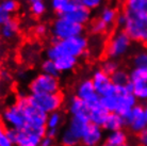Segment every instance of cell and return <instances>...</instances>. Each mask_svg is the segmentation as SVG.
<instances>
[{"mask_svg":"<svg viewBox=\"0 0 147 146\" xmlns=\"http://www.w3.org/2000/svg\"><path fill=\"white\" fill-rule=\"evenodd\" d=\"M64 17L70 19L71 22L80 24L82 26H85L91 20V11L84 7L83 5L79 4L77 7H75L73 11L66 14Z\"/></svg>","mask_w":147,"mask_h":146,"instance_id":"ac0fdd59","label":"cell"},{"mask_svg":"<svg viewBox=\"0 0 147 146\" xmlns=\"http://www.w3.org/2000/svg\"><path fill=\"white\" fill-rule=\"evenodd\" d=\"M144 113H145V118H146V122H147V105L144 107Z\"/></svg>","mask_w":147,"mask_h":146,"instance_id":"bcb514c9","label":"cell"},{"mask_svg":"<svg viewBox=\"0 0 147 146\" xmlns=\"http://www.w3.org/2000/svg\"><path fill=\"white\" fill-rule=\"evenodd\" d=\"M34 33L38 35V36H43L45 35L46 33H47V27L43 24H40V25L35 26V28H34Z\"/></svg>","mask_w":147,"mask_h":146,"instance_id":"b9f144b4","label":"cell"},{"mask_svg":"<svg viewBox=\"0 0 147 146\" xmlns=\"http://www.w3.org/2000/svg\"><path fill=\"white\" fill-rule=\"evenodd\" d=\"M19 32V24L16 19L11 18L5 24L0 26V35L5 41H11L17 36Z\"/></svg>","mask_w":147,"mask_h":146,"instance_id":"d6986e66","label":"cell"},{"mask_svg":"<svg viewBox=\"0 0 147 146\" xmlns=\"http://www.w3.org/2000/svg\"><path fill=\"white\" fill-rule=\"evenodd\" d=\"M127 141H128V135H127V133L123 129L108 132V135L105 137V142L112 144V145L126 144Z\"/></svg>","mask_w":147,"mask_h":146,"instance_id":"603a6c76","label":"cell"},{"mask_svg":"<svg viewBox=\"0 0 147 146\" xmlns=\"http://www.w3.org/2000/svg\"><path fill=\"white\" fill-rule=\"evenodd\" d=\"M90 108H91V111H90V122L94 123L96 125L102 126L109 112L100 105V102L95 105V106L90 107Z\"/></svg>","mask_w":147,"mask_h":146,"instance_id":"7402d4cb","label":"cell"},{"mask_svg":"<svg viewBox=\"0 0 147 146\" xmlns=\"http://www.w3.org/2000/svg\"><path fill=\"white\" fill-rule=\"evenodd\" d=\"M1 77H2V73H1V70H0V79H1Z\"/></svg>","mask_w":147,"mask_h":146,"instance_id":"7dc6e473","label":"cell"},{"mask_svg":"<svg viewBox=\"0 0 147 146\" xmlns=\"http://www.w3.org/2000/svg\"><path fill=\"white\" fill-rule=\"evenodd\" d=\"M40 70H42V73L47 74V75H51V76L55 77H59L60 74H61L57 64H55V60H50V59H46V60H44L42 62Z\"/></svg>","mask_w":147,"mask_h":146,"instance_id":"f546056e","label":"cell"},{"mask_svg":"<svg viewBox=\"0 0 147 146\" xmlns=\"http://www.w3.org/2000/svg\"><path fill=\"white\" fill-rule=\"evenodd\" d=\"M132 94L136 96L138 100H147V83H133Z\"/></svg>","mask_w":147,"mask_h":146,"instance_id":"836d02e7","label":"cell"},{"mask_svg":"<svg viewBox=\"0 0 147 146\" xmlns=\"http://www.w3.org/2000/svg\"><path fill=\"white\" fill-rule=\"evenodd\" d=\"M84 32V26L71 22L70 19L59 16L55 19L51 26L52 41L65 40L69 37L82 35Z\"/></svg>","mask_w":147,"mask_h":146,"instance_id":"5b68a950","label":"cell"},{"mask_svg":"<svg viewBox=\"0 0 147 146\" xmlns=\"http://www.w3.org/2000/svg\"><path fill=\"white\" fill-rule=\"evenodd\" d=\"M1 121L7 128H15L18 130L26 126V117L16 103L9 106L2 111Z\"/></svg>","mask_w":147,"mask_h":146,"instance_id":"9c48e42d","label":"cell"},{"mask_svg":"<svg viewBox=\"0 0 147 146\" xmlns=\"http://www.w3.org/2000/svg\"><path fill=\"white\" fill-rule=\"evenodd\" d=\"M134 67H143L147 68V50H143L138 52L132 60Z\"/></svg>","mask_w":147,"mask_h":146,"instance_id":"e575fe53","label":"cell"},{"mask_svg":"<svg viewBox=\"0 0 147 146\" xmlns=\"http://www.w3.org/2000/svg\"><path fill=\"white\" fill-rule=\"evenodd\" d=\"M46 10H47V7L44 0H34L32 2H30V12L35 17H40L42 15H44Z\"/></svg>","mask_w":147,"mask_h":146,"instance_id":"1f68e13d","label":"cell"},{"mask_svg":"<svg viewBox=\"0 0 147 146\" xmlns=\"http://www.w3.org/2000/svg\"><path fill=\"white\" fill-rule=\"evenodd\" d=\"M78 1L81 5L88 9L90 11H92V10H96L99 7H101L105 0H78Z\"/></svg>","mask_w":147,"mask_h":146,"instance_id":"f35d334b","label":"cell"},{"mask_svg":"<svg viewBox=\"0 0 147 146\" xmlns=\"http://www.w3.org/2000/svg\"><path fill=\"white\" fill-rule=\"evenodd\" d=\"M75 95L88 102L90 107L95 106L100 102V96L97 94L91 79L81 80L76 87Z\"/></svg>","mask_w":147,"mask_h":146,"instance_id":"8fae6325","label":"cell"},{"mask_svg":"<svg viewBox=\"0 0 147 146\" xmlns=\"http://www.w3.org/2000/svg\"><path fill=\"white\" fill-rule=\"evenodd\" d=\"M50 3L52 11L58 16H65L80 4L78 0H51Z\"/></svg>","mask_w":147,"mask_h":146,"instance_id":"2e32d148","label":"cell"},{"mask_svg":"<svg viewBox=\"0 0 147 146\" xmlns=\"http://www.w3.org/2000/svg\"><path fill=\"white\" fill-rule=\"evenodd\" d=\"M0 5L10 14H13L18 10V2L16 0H2L0 2Z\"/></svg>","mask_w":147,"mask_h":146,"instance_id":"74e56055","label":"cell"},{"mask_svg":"<svg viewBox=\"0 0 147 146\" xmlns=\"http://www.w3.org/2000/svg\"><path fill=\"white\" fill-rule=\"evenodd\" d=\"M108 28H109V26L106 25L102 20H100L98 18L91 25V32L93 34H96V35H100V34H103L105 32H107Z\"/></svg>","mask_w":147,"mask_h":146,"instance_id":"8d00e7d4","label":"cell"},{"mask_svg":"<svg viewBox=\"0 0 147 146\" xmlns=\"http://www.w3.org/2000/svg\"><path fill=\"white\" fill-rule=\"evenodd\" d=\"M110 77L115 87H125L130 82L129 73H127L124 70H121V68L116 70L114 74H112Z\"/></svg>","mask_w":147,"mask_h":146,"instance_id":"4316f807","label":"cell"},{"mask_svg":"<svg viewBox=\"0 0 147 146\" xmlns=\"http://www.w3.org/2000/svg\"><path fill=\"white\" fill-rule=\"evenodd\" d=\"M91 80L94 84V88H95L97 94L100 97L116 94V87L111 80L110 75L106 74L101 68L96 70L93 73Z\"/></svg>","mask_w":147,"mask_h":146,"instance_id":"ba28073f","label":"cell"},{"mask_svg":"<svg viewBox=\"0 0 147 146\" xmlns=\"http://www.w3.org/2000/svg\"><path fill=\"white\" fill-rule=\"evenodd\" d=\"M90 123L88 120L84 118V117H79V116H71L69 118V121L67 123V129L70 130L74 135L80 138L82 137L83 132H84L85 128L88 126V124Z\"/></svg>","mask_w":147,"mask_h":146,"instance_id":"ffe728a7","label":"cell"},{"mask_svg":"<svg viewBox=\"0 0 147 146\" xmlns=\"http://www.w3.org/2000/svg\"><path fill=\"white\" fill-rule=\"evenodd\" d=\"M101 70L105 72L108 75H112L114 74L117 70H119V65H118V62L115 60V59H111L107 58L102 63H101Z\"/></svg>","mask_w":147,"mask_h":146,"instance_id":"d6a6232c","label":"cell"},{"mask_svg":"<svg viewBox=\"0 0 147 146\" xmlns=\"http://www.w3.org/2000/svg\"><path fill=\"white\" fill-rule=\"evenodd\" d=\"M60 144L62 146H79L81 144V139L65 128L60 135Z\"/></svg>","mask_w":147,"mask_h":146,"instance_id":"484cf974","label":"cell"},{"mask_svg":"<svg viewBox=\"0 0 147 146\" xmlns=\"http://www.w3.org/2000/svg\"><path fill=\"white\" fill-rule=\"evenodd\" d=\"M129 77L132 83H139V82L147 83V68L133 67L131 72L129 73Z\"/></svg>","mask_w":147,"mask_h":146,"instance_id":"83f0119b","label":"cell"},{"mask_svg":"<svg viewBox=\"0 0 147 146\" xmlns=\"http://www.w3.org/2000/svg\"><path fill=\"white\" fill-rule=\"evenodd\" d=\"M44 135L34 131L30 128H22L17 131V138L15 146H40L42 138Z\"/></svg>","mask_w":147,"mask_h":146,"instance_id":"5bb4252c","label":"cell"},{"mask_svg":"<svg viewBox=\"0 0 147 146\" xmlns=\"http://www.w3.org/2000/svg\"><path fill=\"white\" fill-rule=\"evenodd\" d=\"M62 123H63V114L60 111H55V112H51V113L48 114L47 122H46V127L60 129Z\"/></svg>","mask_w":147,"mask_h":146,"instance_id":"4dcf8cb0","label":"cell"},{"mask_svg":"<svg viewBox=\"0 0 147 146\" xmlns=\"http://www.w3.org/2000/svg\"><path fill=\"white\" fill-rule=\"evenodd\" d=\"M124 7L127 12L147 13V0H125Z\"/></svg>","mask_w":147,"mask_h":146,"instance_id":"cb8c5ba5","label":"cell"},{"mask_svg":"<svg viewBox=\"0 0 147 146\" xmlns=\"http://www.w3.org/2000/svg\"><path fill=\"white\" fill-rule=\"evenodd\" d=\"M126 22L123 29L129 34L132 41L147 43V13H133L124 11Z\"/></svg>","mask_w":147,"mask_h":146,"instance_id":"3957f363","label":"cell"},{"mask_svg":"<svg viewBox=\"0 0 147 146\" xmlns=\"http://www.w3.org/2000/svg\"><path fill=\"white\" fill-rule=\"evenodd\" d=\"M20 108L22 113L26 117V126L25 128H30L34 131L43 135H46V122L48 114L40 110L37 107L32 105L28 99L27 95H20L15 102Z\"/></svg>","mask_w":147,"mask_h":146,"instance_id":"7a4b0ae2","label":"cell"},{"mask_svg":"<svg viewBox=\"0 0 147 146\" xmlns=\"http://www.w3.org/2000/svg\"><path fill=\"white\" fill-rule=\"evenodd\" d=\"M146 45H147V43H146Z\"/></svg>","mask_w":147,"mask_h":146,"instance_id":"816d5d0a","label":"cell"},{"mask_svg":"<svg viewBox=\"0 0 147 146\" xmlns=\"http://www.w3.org/2000/svg\"><path fill=\"white\" fill-rule=\"evenodd\" d=\"M125 126V118L121 116V114L116 113V112H109L107 115V118H106V121L102 125V128L107 132H110L124 129Z\"/></svg>","mask_w":147,"mask_h":146,"instance_id":"e0dca14e","label":"cell"},{"mask_svg":"<svg viewBox=\"0 0 147 146\" xmlns=\"http://www.w3.org/2000/svg\"><path fill=\"white\" fill-rule=\"evenodd\" d=\"M132 40L124 29L116 30L106 44L105 53L107 58L119 59L127 53L131 47Z\"/></svg>","mask_w":147,"mask_h":146,"instance_id":"277c9868","label":"cell"},{"mask_svg":"<svg viewBox=\"0 0 147 146\" xmlns=\"http://www.w3.org/2000/svg\"><path fill=\"white\" fill-rule=\"evenodd\" d=\"M55 61L60 73H69L78 65V58L71 55H61Z\"/></svg>","mask_w":147,"mask_h":146,"instance_id":"44dd1931","label":"cell"},{"mask_svg":"<svg viewBox=\"0 0 147 146\" xmlns=\"http://www.w3.org/2000/svg\"><path fill=\"white\" fill-rule=\"evenodd\" d=\"M100 105L107 110L108 112H116L118 106V97L116 94L110 96L100 97Z\"/></svg>","mask_w":147,"mask_h":146,"instance_id":"f1b7e54d","label":"cell"},{"mask_svg":"<svg viewBox=\"0 0 147 146\" xmlns=\"http://www.w3.org/2000/svg\"><path fill=\"white\" fill-rule=\"evenodd\" d=\"M82 146H86V145H82Z\"/></svg>","mask_w":147,"mask_h":146,"instance_id":"681fc988","label":"cell"},{"mask_svg":"<svg viewBox=\"0 0 147 146\" xmlns=\"http://www.w3.org/2000/svg\"><path fill=\"white\" fill-rule=\"evenodd\" d=\"M0 37H1V35H0Z\"/></svg>","mask_w":147,"mask_h":146,"instance_id":"f907efd6","label":"cell"},{"mask_svg":"<svg viewBox=\"0 0 147 146\" xmlns=\"http://www.w3.org/2000/svg\"><path fill=\"white\" fill-rule=\"evenodd\" d=\"M88 40L84 35L52 41V44L46 49V57L50 60H55L61 55L80 58L88 51Z\"/></svg>","mask_w":147,"mask_h":146,"instance_id":"6da1fadb","label":"cell"},{"mask_svg":"<svg viewBox=\"0 0 147 146\" xmlns=\"http://www.w3.org/2000/svg\"><path fill=\"white\" fill-rule=\"evenodd\" d=\"M99 146H130L128 144V143H126V144H121V145H112V144H109V143H107V142H103V143H101Z\"/></svg>","mask_w":147,"mask_h":146,"instance_id":"f6af8a7d","label":"cell"},{"mask_svg":"<svg viewBox=\"0 0 147 146\" xmlns=\"http://www.w3.org/2000/svg\"><path fill=\"white\" fill-rule=\"evenodd\" d=\"M11 15L9 12H7L4 10L3 7L0 5V26H2L3 24L7 22V20H10L11 19Z\"/></svg>","mask_w":147,"mask_h":146,"instance_id":"ab89813d","label":"cell"},{"mask_svg":"<svg viewBox=\"0 0 147 146\" xmlns=\"http://www.w3.org/2000/svg\"><path fill=\"white\" fill-rule=\"evenodd\" d=\"M117 15H118V13L115 7H105L99 13V19L100 20H102L106 25H108L109 27H110V26H112L113 24L116 22Z\"/></svg>","mask_w":147,"mask_h":146,"instance_id":"d4e9b609","label":"cell"},{"mask_svg":"<svg viewBox=\"0 0 147 146\" xmlns=\"http://www.w3.org/2000/svg\"><path fill=\"white\" fill-rule=\"evenodd\" d=\"M103 139L105 129L102 126L90 122L81 137V144L86 146H99L101 143H103Z\"/></svg>","mask_w":147,"mask_h":146,"instance_id":"4fadbf2b","label":"cell"},{"mask_svg":"<svg viewBox=\"0 0 147 146\" xmlns=\"http://www.w3.org/2000/svg\"><path fill=\"white\" fill-rule=\"evenodd\" d=\"M116 95L118 97V106L116 113L121 114V116L127 117L131 112L132 108L136 105L138 99L131 92H129L125 87H116Z\"/></svg>","mask_w":147,"mask_h":146,"instance_id":"30bf717a","label":"cell"},{"mask_svg":"<svg viewBox=\"0 0 147 146\" xmlns=\"http://www.w3.org/2000/svg\"><path fill=\"white\" fill-rule=\"evenodd\" d=\"M126 126L133 132V133H139L143 129L147 127V122L145 118L144 113V107L136 103L133 107L131 112L129 113L127 117H125Z\"/></svg>","mask_w":147,"mask_h":146,"instance_id":"7c38bea8","label":"cell"},{"mask_svg":"<svg viewBox=\"0 0 147 146\" xmlns=\"http://www.w3.org/2000/svg\"><path fill=\"white\" fill-rule=\"evenodd\" d=\"M55 139L51 137H48V135H44L42 138L40 146H55Z\"/></svg>","mask_w":147,"mask_h":146,"instance_id":"7bdbcfd3","label":"cell"},{"mask_svg":"<svg viewBox=\"0 0 147 146\" xmlns=\"http://www.w3.org/2000/svg\"><path fill=\"white\" fill-rule=\"evenodd\" d=\"M67 110L70 116H79L84 117L90 121V111L91 108L88 103L84 101L83 99L79 98L78 96H71L67 102Z\"/></svg>","mask_w":147,"mask_h":146,"instance_id":"9a60e30c","label":"cell"},{"mask_svg":"<svg viewBox=\"0 0 147 146\" xmlns=\"http://www.w3.org/2000/svg\"><path fill=\"white\" fill-rule=\"evenodd\" d=\"M29 101L45 113L60 111L64 106V96L61 92L50 94H28Z\"/></svg>","mask_w":147,"mask_h":146,"instance_id":"8992f818","label":"cell"},{"mask_svg":"<svg viewBox=\"0 0 147 146\" xmlns=\"http://www.w3.org/2000/svg\"><path fill=\"white\" fill-rule=\"evenodd\" d=\"M30 94H50L58 93L61 90V83L58 77L40 73L30 81L28 85Z\"/></svg>","mask_w":147,"mask_h":146,"instance_id":"52a82bcc","label":"cell"},{"mask_svg":"<svg viewBox=\"0 0 147 146\" xmlns=\"http://www.w3.org/2000/svg\"><path fill=\"white\" fill-rule=\"evenodd\" d=\"M0 146H15L7 135V127L0 122Z\"/></svg>","mask_w":147,"mask_h":146,"instance_id":"d590c367","label":"cell"},{"mask_svg":"<svg viewBox=\"0 0 147 146\" xmlns=\"http://www.w3.org/2000/svg\"><path fill=\"white\" fill-rule=\"evenodd\" d=\"M28 2H32V1H34V0H27Z\"/></svg>","mask_w":147,"mask_h":146,"instance_id":"c3c4849f","label":"cell"},{"mask_svg":"<svg viewBox=\"0 0 147 146\" xmlns=\"http://www.w3.org/2000/svg\"><path fill=\"white\" fill-rule=\"evenodd\" d=\"M46 135L51 137L53 139H55L59 135V129H55V128H47L46 130Z\"/></svg>","mask_w":147,"mask_h":146,"instance_id":"ee69618b","label":"cell"},{"mask_svg":"<svg viewBox=\"0 0 147 146\" xmlns=\"http://www.w3.org/2000/svg\"><path fill=\"white\" fill-rule=\"evenodd\" d=\"M138 140L141 146H147V127L138 133Z\"/></svg>","mask_w":147,"mask_h":146,"instance_id":"60d3db41","label":"cell"}]
</instances>
